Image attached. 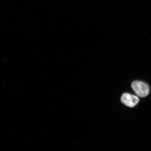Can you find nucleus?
<instances>
[{"label":"nucleus","mask_w":151,"mask_h":151,"mask_svg":"<svg viewBox=\"0 0 151 151\" xmlns=\"http://www.w3.org/2000/svg\"><path fill=\"white\" fill-rule=\"evenodd\" d=\"M137 96L128 93H124L121 98L122 102L126 106L133 107L135 106L139 102Z\"/></svg>","instance_id":"obj_2"},{"label":"nucleus","mask_w":151,"mask_h":151,"mask_svg":"<svg viewBox=\"0 0 151 151\" xmlns=\"http://www.w3.org/2000/svg\"><path fill=\"white\" fill-rule=\"evenodd\" d=\"M131 87L138 97L143 98L148 95L150 88L146 83L139 81H134L132 83Z\"/></svg>","instance_id":"obj_1"}]
</instances>
